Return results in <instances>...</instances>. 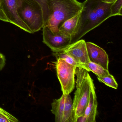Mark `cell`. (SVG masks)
Segmentation results:
<instances>
[{
    "label": "cell",
    "instance_id": "obj_6",
    "mask_svg": "<svg viewBox=\"0 0 122 122\" xmlns=\"http://www.w3.org/2000/svg\"><path fill=\"white\" fill-rule=\"evenodd\" d=\"M43 43L52 52L62 50L71 44V38L64 35L59 31L53 32L46 27H43Z\"/></svg>",
    "mask_w": 122,
    "mask_h": 122
},
{
    "label": "cell",
    "instance_id": "obj_21",
    "mask_svg": "<svg viewBox=\"0 0 122 122\" xmlns=\"http://www.w3.org/2000/svg\"><path fill=\"white\" fill-rule=\"evenodd\" d=\"M76 122H88V121L87 118L84 115L78 117L76 119Z\"/></svg>",
    "mask_w": 122,
    "mask_h": 122
},
{
    "label": "cell",
    "instance_id": "obj_16",
    "mask_svg": "<svg viewBox=\"0 0 122 122\" xmlns=\"http://www.w3.org/2000/svg\"><path fill=\"white\" fill-rule=\"evenodd\" d=\"M97 79L100 82L104 83L105 85L112 88L117 89L118 84L115 80L113 76L110 74L105 77H97Z\"/></svg>",
    "mask_w": 122,
    "mask_h": 122
},
{
    "label": "cell",
    "instance_id": "obj_8",
    "mask_svg": "<svg viewBox=\"0 0 122 122\" xmlns=\"http://www.w3.org/2000/svg\"><path fill=\"white\" fill-rule=\"evenodd\" d=\"M60 51H63L69 55L78 63L85 66L88 71H90L85 65L90 61L87 51L86 42L85 40H79Z\"/></svg>",
    "mask_w": 122,
    "mask_h": 122
},
{
    "label": "cell",
    "instance_id": "obj_3",
    "mask_svg": "<svg viewBox=\"0 0 122 122\" xmlns=\"http://www.w3.org/2000/svg\"><path fill=\"white\" fill-rule=\"evenodd\" d=\"M75 74L77 79L76 90L72 102L74 122L78 117L84 115L91 90L95 87L93 80L86 69L77 67Z\"/></svg>",
    "mask_w": 122,
    "mask_h": 122
},
{
    "label": "cell",
    "instance_id": "obj_2",
    "mask_svg": "<svg viewBox=\"0 0 122 122\" xmlns=\"http://www.w3.org/2000/svg\"><path fill=\"white\" fill-rule=\"evenodd\" d=\"M42 8L43 27L55 33L64 22L81 11L82 5L77 0H45Z\"/></svg>",
    "mask_w": 122,
    "mask_h": 122
},
{
    "label": "cell",
    "instance_id": "obj_11",
    "mask_svg": "<svg viewBox=\"0 0 122 122\" xmlns=\"http://www.w3.org/2000/svg\"><path fill=\"white\" fill-rule=\"evenodd\" d=\"M81 12L64 22L58 28V31L64 35L71 38L77 25Z\"/></svg>",
    "mask_w": 122,
    "mask_h": 122
},
{
    "label": "cell",
    "instance_id": "obj_19",
    "mask_svg": "<svg viewBox=\"0 0 122 122\" xmlns=\"http://www.w3.org/2000/svg\"><path fill=\"white\" fill-rule=\"evenodd\" d=\"M5 61L6 59L5 56L0 53V71H1L5 67Z\"/></svg>",
    "mask_w": 122,
    "mask_h": 122
},
{
    "label": "cell",
    "instance_id": "obj_15",
    "mask_svg": "<svg viewBox=\"0 0 122 122\" xmlns=\"http://www.w3.org/2000/svg\"><path fill=\"white\" fill-rule=\"evenodd\" d=\"M90 71L93 72L97 77H105L110 75L109 71L100 65L90 61L85 65Z\"/></svg>",
    "mask_w": 122,
    "mask_h": 122
},
{
    "label": "cell",
    "instance_id": "obj_14",
    "mask_svg": "<svg viewBox=\"0 0 122 122\" xmlns=\"http://www.w3.org/2000/svg\"><path fill=\"white\" fill-rule=\"evenodd\" d=\"M53 55L55 57H56L57 59H59V58L62 59L66 62L73 66H76L77 67L84 68L87 71V68L85 66L78 63L73 58L63 51L53 52Z\"/></svg>",
    "mask_w": 122,
    "mask_h": 122
},
{
    "label": "cell",
    "instance_id": "obj_5",
    "mask_svg": "<svg viewBox=\"0 0 122 122\" xmlns=\"http://www.w3.org/2000/svg\"><path fill=\"white\" fill-rule=\"evenodd\" d=\"M55 65L63 94H70L75 88V72L77 67L60 58L57 59Z\"/></svg>",
    "mask_w": 122,
    "mask_h": 122
},
{
    "label": "cell",
    "instance_id": "obj_13",
    "mask_svg": "<svg viewBox=\"0 0 122 122\" xmlns=\"http://www.w3.org/2000/svg\"><path fill=\"white\" fill-rule=\"evenodd\" d=\"M65 102L62 122H74L72 101L70 94H65Z\"/></svg>",
    "mask_w": 122,
    "mask_h": 122
},
{
    "label": "cell",
    "instance_id": "obj_9",
    "mask_svg": "<svg viewBox=\"0 0 122 122\" xmlns=\"http://www.w3.org/2000/svg\"><path fill=\"white\" fill-rule=\"evenodd\" d=\"M88 55L90 61L101 66L108 70L109 59L106 51L95 43L86 42Z\"/></svg>",
    "mask_w": 122,
    "mask_h": 122
},
{
    "label": "cell",
    "instance_id": "obj_1",
    "mask_svg": "<svg viewBox=\"0 0 122 122\" xmlns=\"http://www.w3.org/2000/svg\"><path fill=\"white\" fill-rule=\"evenodd\" d=\"M112 4L106 3L103 0H86L82 3L78 23L71 38V44L80 40L111 17L110 8Z\"/></svg>",
    "mask_w": 122,
    "mask_h": 122
},
{
    "label": "cell",
    "instance_id": "obj_7",
    "mask_svg": "<svg viewBox=\"0 0 122 122\" xmlns=\"http://www.w3.org/2000/svg\"><path fill=\"white\" fill-rule=\"evenodd\" d=\"M0 7L5 13L8 22L15 25L27 32L32 33L18 15L17 0H2Z\"/></svg>",
    "mask_w": 122,
    "mask_h": 122
},
{
    "label": "cell",
    "instance_id": "obj_25",
    "mask_svg": "<svg viewBox=\"0 0 122 122\" xmlns=\"http://www.w3.org/2000/svg\"><path fill=\"white\" fill-rule=\"evenodd\" d=\"M1 1H2V0H0V3H1Z\"/></svg>",
    "mask_w": 122,
    "mask_h": 122
},
{
    "label": "cell",
    "instance_id": "obj_10",
    "mask_svg": "<svg viewBox=\"0 0 122 122\" xmlns=\"http://www.w3.org/2000/svg\"><path fill=\"white\" fill-rule=\"evenodd\" d=\"M95 90L94 87L91 90L88 103L84 113V115L87 118L88 122H96L97 102Z\"/></svg>",
    "mask_w": 122,
    "mask_h": 122
},
{
    "label": "cell",
    "instance_id": "obj_23",
    "mask_svg": "<svg viewBox=\"0 0 122 122\" xmlns=\"http://www.w3.org/2000/svg\"><path fill=\"white\" fill-rule=\"evenodd\" d=\"M0 113H7L9 112L0 107Z\"/></svg>",
    "mask_w": 122,
    "mask_h": 122
},
{
    "label": "cell",
    "instance_id": "obj_18",
    "mask_svg": "<svg viewBox=\"0 0 122 122\" xmlns=\"http://www.w3.org/2000/svg\"><path fill=\"white\" fill-rule=\"evenodd\" d=\"M19 121L15 116L10 113H0V122H17Z\"/></svg>",
    "mask_w": 122,
    "mask_h": 122
},
{
    "label": "cell",
    "instance_id": "obj_20",
    "mask_svg": "<svg viewBox=\"0 0 122 122\" xmlns=\"http://www.w3.org/2000/svg\"><path fill=\"white\" fill-rule=\"evenodd\" d=\"M0 20L4 22H8V20L2 9L0 7Z\"/></svg>",
    "mask_w": 122,
    "mask_h": 122
},
{
    "label": "cell",
    "instance_id": "obj_24",
    "mask_svg": "<svg viewBox=\"0 0 122 122\" xmlns=\"http://www.w3.org/2000/svg\"><path fill=\"white\" fill-rule=\"evenodd\" d=\"M36 0L41 5V7H42V5L43 3V2H44L45 0Z\"/></svg>",
    "mask_w": 122,
    "mask_h": 122
},
{
    "label": "cell",
    "instance_id": "obj_22",
    "mask_svg": "<svg viewBox=\"0 0 122 122\" xmlns=\"http://www.w3.org/2000/svg\"><path fill=\"white\" fill-rule=\"evenodd\" d=\"M105 2L108 3H113L115 2L116 0H103Z\"/></svg>",
    "mask_w": 122,
    "mask_h": 122
},
{
    "label": "cell",
    "instance_id": "obj_4",
    "mask_svg": "<svg viewBox=\"0 0 122 122\" xmlns=\"http://www.w3.org/2000/svg\"><path fill=\"white\" fill-rule=\"evenodd\" d=\"M18 13L32 33L44 26L42 9L36 0H17Z\"/></svg>",
    "mask_w": 122,
    "mask_h": 122
},
{
    "label": "cell",
    "instance_id": "obj_17",
    "mask_svg": "<svg viewBox=\"0 0 122 122\" xmlns=\"http://www.w3.org/2000/svg\"><path fill=\"white\" fill-rule=\"evenodd\" d=\"M122 0H116L111 6V17L122 15Z\"/></svg>",
    "mask_w": 122,
    "mask_h": 122
},
{
    "label": "cell",
    "instance_id": "obj_12",
    "mask_svg": "<svg viewBox=\"0 0 122 122\" xmlns=\"http://www.w3.org/2000/svg\"><path fill=\"white\" fill-rule=\"evenodd\" d=\"M65 102V94H63L59 99L53 100L51 104V111L55 115V120L56 122H62Z\"/></svg>",
    "mask_w": 122,
    "mask_h": 122
}]
</instances>
